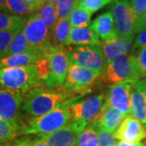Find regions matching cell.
<instances>
[{"label": "cell", "instance_id": "cell-45", "mask_svg": "<svg viewBox=\"0 0 146 146\" xmlns=\"http://www.w3.org/2000/svg\"><path fill=\"white\" fill-rule=\"evenodd\" d=\"M138 89H139V88H138ZM140 89L143 91V93L145 94V98H146V89H145V88H142V89Z\"/></svg>", "mask_w": 146, "mask_h": 146}, {"label": "cell", "instance_id": "cell-12", "mask_svg": "<svg viewBox=\"0 0 146 146\" xmlns=\"http://www.w3.org/2000/svg\"><path fill=\"white\" fill-rule=\"evenodd\" d=\"M25 99V94L3 89L0 91V119L20 121L21 106Z\"/></svg>", "mask_w": 146, "mask_h": 146}, {"label": "cell", "instance_id": "cell-1", "mask_svg": "<svg viewBox=\"0 0 146 146\" xmlns=\"http://www.w3.org/2000/svg\"><path fill=\"white\" fill-rule=\"evenodd\" d=\"M75 94H77L73 90L60 87L48 89L42 85L37 86L25 94L21 112L29 122L51 112L64 102L74 98Z\"/></svg>", "mask_w": 146, "mask_h": 146}, {"label": "cell", "instance_id": "cell-20", "mask_svg": "<svg viewBox=\"0 0 146 146\" xmlns=\"http://www.w3.org/2000/svg\"><path fill=\"white\" fill-rule=\"evenodd\" d=\"M71 31H72V25L70 23L69 17L58 20L54 27L50 32L53 46H65V44L70 36Z\"/></svg>", "mask_w": 146, "mask_h": 146}, {"label": "cell", "instance_id": "cell-22", "mask_svg": "<svg viewBox=\"0 0 146 146\" xmlns=\"http://www.w3.org/2000/svg\"><path fill=\"white\" fill-rule=\"evenodd\" d=\"M43 57L41 54H20L6 56L0 59V69L15 67H24L35 63Z\"/></svg>", "mask_w": 146, "mask_h": 146}, {"label": "cell", "instance_id": "cell-17", "mask_svg": "<svg viewBox=\"0 0 146 146\" xmlns=\"http://www.w3.org/2000/svg\"><path fill=\"white\" fill-rule=\"evenodd\" d=\"M77 135L78 133L68 123L59 130L46 135H39V137L50 146H76Z\"/></svg>", "mask_w": 146, "mask_h": 146}, {"label": "cell", "instance_id": "cell-15", "mask_svg": "<svg viewBox=\"0 0 146 146\" xmlns=\"http://www.w3.org/2000/svg\"><path fill=\"white\" fill-rule=\"evenodd\" d=\"M90 26L102 42L112 41L119 37L115 29L114 17L110 11H107L98 16Z\"/></svg>", "mask_w": 146, "mask_h": 146}, {"label": "cell", "instance_id": "cell-19", "mask_svg": "<svg viewBox=\"0 0 146 146\" xmlns=\"http://www.w3.org/2000/svg\"><path fill=\"white\" fill-rule=\"evenodd\" d=\"M26 123L20 121H7L0 119V143L7 144L16 137L23 135Z\"/></svg>", "mask_w": 146, "mask_h": 146}, {"label": "cell", "instance_id": "cell-24", "mask_svg": "<svg viewBox=\"0 0 146 146\" xmlns=\"http://www.w3.org/2000/svg\"><path fill=\"white\" fill-rule=\"evenodd\" d=\"M37 54L29 46L27 42L26 38L23 33V31L19 32L13 38L11 43L8 50L7 52V56L12 54Z\"/></svg>", "mask_w": 146, "mask_h": 146}, {"label": "cell", "instance_id": "cell-36", "mask_svg": "<svg viewBox=\"0 0 146 146\" xmlns=\"http://www.w3.org/2000/svg\"><path fill=\"white\" fill-rule=\"evenodd\" d=\"M33 139L25 136L18 139H15L12 141L9 142L6 146H31Z\"/></svg>", "mask_w": 146, "mask_h": 146}, {"label": "cell", "instance_id": "cell-29", "mask_svg": "<svg viewBox=\"0 0 146 146\" xmlns=\"http://www.w3.org/2000/svg\"><path fill=\"white\" fill-rule=\"evenodd\" d=\"M77 0H58L55 5L58 20L69 17L76 8Z\"/></svg>", "mask_w": 146, "mask_h": 146}, {"label": "cell", "instance_id": "cell-46", "mask_svg": "<svg viewBox=\"0 0 146 146\" xmlns=\"http://www.w3.org/2000/svg\"><path fill=\"white\" fill-rule=\"evenodd\" d=\"M3 89H4V88H3V86H2V84H0V91H2V90H3Z\"/></svg>", "mask_w": 146, "mask_h": 146}, {"label": "cell", "instance_id": "cell-47", "mask_svg": "<svg viewBox=\"0 0 146 146\" xmlns=\"http://www.w3.org/2000/svg\"><path fill=\"white\" fill-rule=\"evenodd\" d=\"M7 144H8V143H7ZM7 144H1V143H0V146H6Z\"/></svg>", "mask_w": 146, "mask_h": 146}, {"label": "cell", "instance_id": "cell-21", "mask_svg": "<svg viewBox=\"0 0 146 146\" xmlns=\"http://www.w3.org/2000/svg\"><path fill=\"white\" fill-rule=\"evenodd\" d=\"M131 110L132 115L146 127V98L143 91L133 86L131 95Z\"/></svg>", "mask_w": 146, "mask_h": 146}, {"label": "cell", "instance_id": "cell-35", "mask_svg": "<svg viewBox=\"0 0 146 146\" xmlns=\"http://www.w3.org/2000/svg\"><path fill=\"white\" fill-rule=\"evenodd\" d=\"M131 7L140 18L146 12V0H130Z\"/></svg>", "mask_w": 146, "mask_h": 146}, {"label": "cell", "instance_id": "cell-6", "mask_svg": "<svg viewBox=\"0 0 146 146\" xmlns=\"http://www.w3.org/2000/svg\"><path fill=\"white\" fill-rule=\"evenodd\" d=\"M22 31L28 43L37 54L44 56L52 47L50 30L36 13L27 19Z\"/></svg>", "mask_w": 146, "mask_h": 146}, {"label": "cell", "instance_id": "cell-43", "mask_svg": "<svg viewBox=\"0 0 146 146\" xmlns=\"http://www.w3.org/2000/svg\"><path fill=\"white\" fill-rule=\"evenodd\" d=\"M47 2H48V0H37V3H38V6H39L40 9L42 8L43 6L46 4Z\"/></svg>", "mask_w": 146, "mask_h": 146}, {"label": "cell", "instance_id": "cell-10", "mask_svg": "<svg viewBox=\"0 0 146 146\" xmlns=\"http://www.w3.org/2000/svg\"><path fill=\"white\" fill-rule=\"evenodd\" d=\"M102 74L98 72L84 68L76 64H70L68 75L63 88L71 89L77 94L90 93L92 89L89 88L99 78Z\"/></svg>", "mask_w": 146, "mask_h": 146}, {"label": "cell", "instance_id": "cell-7", "mask_svg": "<svg viewBox=\"0 0 146 146\" xmlns=\"http://www.w3.org/2000/svg\"><path fill=\"white\" fill-rule=\"evenodd\" d=\"M70 64H76L103 74L106 68L101 46H66Z\"/></svg>", "mask_w": 146, "mask_h": 146}, {"label": "cell", "instance_id": "cell-32", "mask_svg": "<svg viewBox=\"0 0 146 146\" xmlns=\"http://www.w3.org/2000/svg\"><path fill=\"white\" fill-rule=\"evenodd\" d=\"M94 127L98 132L99 146H118L119 142L115 137L114 133L109 132L100 127Z\"/></svg>", "mask_w": 146, "mask_h": 146}, {"label": "cell", "instance_id": "cell-39", "mask_svg": "<svg viewBox=\"0 0 146 146\" xmlns=\"http://www.w3.org/2000/svg\"><path fill=\"white\" fill-rule=\"evenodd\" d=\"M31 146H50L47 144L46 141H44L42 139H41L39 136L38 138L33 139L32 141Z\"/></svg>", "mask_w": 146, "mask_h": 146}, {"label": "cell", "instance_id": "cell-13", "mask_svg": "<svg viewBox=\"0 0 146 146\" xmlns=\"http://www.w3.org/2000/svg\"><path fill=\"white\" fill-rule=\"evenodd\" d=\"M116 139L127 143H138L146 138V127L132 115H128L114 133Z\"/></svg>", "mask_w": 146, "mask_h": 146}, {"label": "cell", "instance_id": "cell-26", "mask_svg": "<svg viewBox=\"0 0 146 146\" xmlns=\"http://www.w3.org/2000/svg\"><path fill=\"white\" fill-rule=\"evenodd\" d=\"M36 15L46 24L50 32L52 30L55 24L57 23L58 18L55 6L50 4L48 3L36 12Z\"/></svg>", "mask_w": 146, "mask_h": 146}, {"label": "cell", "instance_id": "cell-44", "mask_svg": "<svg viewBox=\"0 0 146 146\" xmlns=\"http://www.w3.org/2000/svg\"><path fill=\"white\" fill-rule=\"evenodd\" d=\"M58 0H48V3H50V4H52V5H56V3H57Z\"/></svg>", "mask_w": 146, "mask_h": 146}, {"label": "cell", "instance_id": "cell-28", "mask_svg": "<svg viewBox=\"0 0 146 146\" xmlns=\"http://www.w3.org/2000/svg\"><path fill=\"white\" fill-rule=\"evenodd\" d=\"M5 3L9 14L11 15L25 16L34 13L25 0H5Z\"/></svg>", "mask_w": 146, "mask_h": 146}, {"label": "cell", "instance_id": "cell-40", "mask_svg": "<svg viewBox=\"0 0 146 146\" xmlns=\"http://www.w3.org/2000/svg\"><path fill=\"white\" fill-rule=\"evenodd\" d=\"M118 146H146L144 143L138 142V143H127L124 141H119L118 143Z\"/></svg>", "mask_w": 146, "mask_h": 146}, {"label": "cell", "instance_id": "cell-3", "mask_svg": "<svg viewBox=\"0 0 146 146\" xmlns=\"http://www.w3.org/2000/svg\"><path fill=\"white\" fill-rule=\"evenodd\" d=\"M0 84L5 89L24 94L42 85L35 64L0 69Z\"/></svg>", "mask_w": 146, "mask_h": 146}, {"label": "cell", "instance_id": "cell-25", "mask_svg": "<svg viewBox=\"0 0 146 146\" xmlns=\"http://www.w3.org/2000/svg\"><path fill=\"white\" fill-rule=\"evenodd\" d=\"M93 14L89 11L81 8L80 7H76L69 16L70 23L72 28H83L89 26L91 16Z\"/></svg>", "mask_w": 146, "mask_h": 146}, {"label": "cell", "instance_id": "cell-41", "mask_svg": "<svg viewBox=\"0 0 146 146\" xmlns=\"http://www.w3.org/2000/svg\"><path fill=\"white\" fill-rule=\"evenodd\" d=\"M133 86L136 87V88H139V89H142V88H145L146 89V77L141 79L137 82L133 84Z\"/></svg>", "mask_w": 146, "mask_h": 146}, {"label": "cell", "instance_id": "cell-38", "mask_svg": "<svg viewBox=\"0 0 146 146\" xmlns=\"http://www.w3.org/2000/svg\"><path fill=\"white\" fill-rule=\"evenodd\" d=\"M26 2V3L32 8V10L33 11V12H37L40 10V7L37 3V0H25Z\"/></svg>", "mask_w": 146, "mask_h": 146}, {"label": "cell", "instance_id": "cell-2", "mask_svg": "<svg viewBox=\"0 0 146 146\" xmlns=\"http://www.w3.org/2000/svg\"><path fill=\"white\" fill-rule=\"evenodd\" d=\"M77 98L69 99L46 115L28 122L23 135H46L54 132L68 125L72 120L71 104Z\"/></svg>", "mask_w": 146, "mask_h": 146}, {"label": "cell", "instance_id": "cell-33", "mask_svg": "<svg viewBox=\"0 0 146 146\" xmlns=\"http://www.w3.org/2000/svg\"><path fill=\"white\" fill-rule=\"evenodd\" d=\"M137 65L139 69V73L141 79L146 77V47L139 50V53L136 56Z\"/></svg>", "mask_w": 146, "mask_h": 146}, {"label": "cell", "instance_id": "cell-14", "mask_svg": "<svg viewBox=\"0 0 146 146\" xmlns=\"http://www.w3.org/2000/svg\"><path fill=\"white\" fill-rule=\"evenodd\" d=\"M126 116L127 115L122 113L119 110L112 107L105 106L103 105L98 117L90 125L105 129L111 133H115Z\"/></svg>", "mask_w": 146, "mask_h": 146}, {"label": "cell", "instance_id": "cell-34", "mask_svg": "<svg viewBox=\"0 0 146 146\" xmlns=\"http://www.w3.org/2000/svg\"><path fill=\"white\" fill-rule=\"evenodd\" d=\"M146 47V29L138 33L136 36L134 44L132 45L131 52H134L136 50H141V49Z\"/></svg>", "mask_w": 146, "mask_h": 146}, {"label": "cell", "instance_id": "cell-18", "mask_svg": "<svg viewBox=\"0 0 146 146\" xmlns=\"http://www.w3.org/2000/svg\"><path fill=\"white\" fill-rule=\"evenodd\" d=\"M98 35L94 31L91 26L83 28H72L70 36L65 44L69 46H101Z\"/></svg>", "mask_w": 146, "mask_h": 146}, {"label": "cell", "instance_id": "cell-9", "mask_svg": "<svg viewBox=\"0 0 146 146\" xmlns=\"http://www.w3.org/2000/svg\"><path fill=\"white\" fill-rule=\"evenodd\" d=\"M50 59V78L45 86L49 89H57L63 85L70 67V60L66 46H53L46 53Z\"/></svg>", "mask_w": 146, "mask_h": 146}, {"label": "cell", "instance_id": "cell-30", "mask_svg": "<svg viewBox=\"0 0 146 146\" xmlns=\"http://www.w3.org/2000/svg\"><path fill=\"white\" fill-rule=\"evenodd\" d=\"M115 0H77L76 7H80L89 11L92 14L103 8L105 6L110 4Z\"/></svg>", "mask_w": 146, "mask_h": 146}, {"label": "cell", "instance_id": "cell-5", "mask_svg": "<svg viewBox=\"0 0 146 146\" xmlns=\"http://www.w3.org/2000/svg\"><path fill=\"white\" fill-rule=\"evenodd\" d=\"M104 72L105 80L109 83H136L141 80L136 56L134 54H127L115 58L107 63Z\"/></svg>", "mask_w": 146, "mask_h": 146}, {"label": "cell", "instance_id": "cell-4", "mask_svg": "<svg viewBox=\"0 0 146 146\" xmlns=\"http://www.w3.org/2000/svg\"><path fill=\"white\" fill-rule=\"evenodd\" d=\"M105 96L103 94L92 95L80 101H74L71 104L72 120L69 123L76 133L87 128L97 119L103 107Z\"/></svg>", "mask_w": 146, "mask_h": 146}, {"label": "cell", "instance_id": "cell-11", "mask_svg": "<svg viewBox=\"0 0 146 146\" xmlns=\"http://www.w3.org/2000/svg\"><path fill=\"white\" fill-rule=\"evenodd\" d=\"M131 82H121L110 85L104 106L131 115V95L133 89Z\"/></svg>", "mask_w": 146, "mask_h": 146}, {"label": "cell", "instance_id": "cell-37", "mask_svg": "<svg viewBox=\"0 0 146 146\" xmlns=\"http://www.w3.org/2000/svg\"><path fill=\"white\" fill-rule=\"evenodd\" d=\"M146 29V12L141 16L138 19V22H137V27H136V33H140L142 31L143 29Z\"/></svg>", "mask_w": 146, "mask_h": 146}, {"label": "cell", "instance_id": "cell-23", "mask_svg": "<svg viewBox=\"0 0 146 146\" xmlns=\"http://www.w3.org/2000/svg\"><path fill=\"white\" fill-rule=\"evenodd\" d=\"M27 18L0 12V31L6 30H23L25 25Z\"/></svg>", "mask_w": 146, "mask_h": 146}, {"label": "cell", "instance_id": "cell-42", "mask_svg": "<svg viewBox=\"0 0 146 146\" xmlns=\"http://www.w3.org/2000/svg\"><path fill=\"white\" fill-rule=\"evenodd\" d=\"M0 12H3V13L9 14L8 10L7 8V6H6L5 0H0Z\"/></svg>", "mask_w": 146, "mask_h": 146}, {"label": "cell", "instance_id": "cell-31", "mask_svg": "<svg viewBox=\"0 0 146 146\" xmlns=\"http://www.w3.org/2000/svg\"><path fill=\"white\" fill-rule=\"evenodd\" d=\"M19 32L21 31L19 30L0 31V59L7 56V52L8 50L11 43Z\"/></svg>", "mask_w": 146, "mask_h": 146}, {"label": "cell", "instance_id": "cell-8", "mask_svg": "<svg viewBox=\"0 0 146 146\" xmlns=\"http://www.w3.org/2000/svg\"><path fill=\"white\" fill-rule=\"evenodd\" d=\"M119 37H128L136 33L139 17L133 10L130 0H115L111 11Z\"/></svg>", "mask_w": 146, "mask_h": 146}, {"label": "cell", "instance_id": "cell-27", "mask_svg": "<svg viewBox=\"0 0 146 146\" xmlns=\"http://www.w3.org/2000/svg\"><path fill=\"white\" fill-rule=\"evenodd\" d=\"M76 146H99L98 132L93 126L78 133Z\"/></svg>", "mask_w": 146, "mask_h": 146}, {"label": "cell", "instance_id": "cell-16", "mask_svg": "<svg viewBox=\"0 0 146 146\" xmlns=\"http://www.w3.org/2000/svg\"><path fill=\"white\" fill-rule=\"evenodd\" d=\"M135 35L128 37H118L112 41L102 42L101 47L106 63L115 58L127 54L132 47Z\"/></svg>", "mask_w": 146, "mask_h": 146}]
</instances>
